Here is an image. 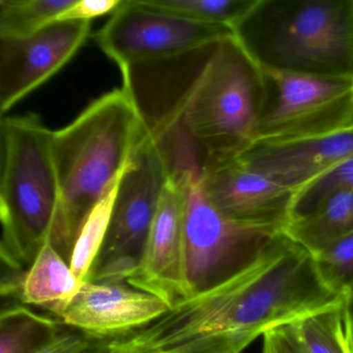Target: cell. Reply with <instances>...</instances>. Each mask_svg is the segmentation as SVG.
I'll use <instances>...</instances> for the list:
<instances>
[{
	"label": "cell",
	"instance_id": "7a4b0ae2",
	"mask_svg": "<svg viewBox=\"0 0 353 353\" xmlns=\"http://www.w3.org/2000/svg\"><path fill=\"white\" fill-rule=\"evenodd\" d=\"M313 254L280 232L247 265L114 343L148 353H243L265 332L339 307Z\"/></svg>",
	"mask_w": 353,
	"mask_h": 353
},
{
	"label": "cell",
	"instance_id": "4fadbf2b",
	"mask_svg": "<svg viewBox=\"0 0 353 353\" xmlns=\"http://www.w3.org/2000/svg\"><path fill=\"white\" fill-rule=\"evenodd\" d=\"M169 309L162 299L133 287L90 281L59 317L90 338L114 340L156 321Z\"/></svg>",
	"mask_w": 353,
	"mask_h": 353
},
{
	"label": "cell",
	"instance_id": "ba28073f",
	"mask_svg": "<svg viewBox=\"0 0 353 353\" xmlns=\"http://www.w3.org/2000/svg\"><path fill=\"white\" fill-rule=\"evenodd\" d=\"M235 36L232 28L159 11L141 0H125L94 34L103 52L119 68L171 57Z\"/></svg>",
	"mask_w": 353,
	"mask_h": 353
},
{
	"label": "cell",
	"instance_id": "277c9868",
	"mask_svg": "<svg viewBox=\"0 0 353 353\" xmlns=\"http://www.w3.org/2000/svg\"><path fill=\"white\" fill-rule=\"evenodd\" d=\"M53 132L34 113L0 123L1 258L17 272L50 239L61 204Z\"/></svg>",
	"mask_w": 353,
	"mask_h": 353
},
{
	"label": "cell",
	"instance_id": "8fae6325",
	"mask_svg": "<svg viewBox=\"0 0 353 353\" xmlns=\"http://www.w3.org/2000/svg\"><path fill=\"white\" fill-rule=\"evenodd\" d=\"M201 185L212 206L239 224L280 233L292 218L296 192L254 170L239 157L204 173Z\"/></svg>",
	"mask_w": 353,
	"mask_h": 353
},
{
	"label": "cell",
	"instance_id": "cb8c5ba5",
	"mask_svg": "<svg viewBox=\"0 0 353 353\" xmlns=\"http://www.w3.org/2000/svg\"><path fill=\"white\" fill-rule=\"evenodd\" d=\"M110 342L61 327L36 353H111Z\"/></svg>",
	"mask_w": 353,
	"mask_h": 353
},
{
	"label": "cell",
	"instance_id": "7402d4cb",
	"mask_svg": "<svg viewBox=\"0 0 353 353\" xmlns=\"http://www.w3.org/2000/svg\"><path fill=\"white\" fill-rule=\"evenodd\" d=\"M326 284L346 301L353 299V232L313 255Z\"/></svg>",
	"mask_w": 353,
	"mask_h": 353
},
{
	"label": "cell",
	"instance_id": "d6986e66",
	"mask_svg": "<svg viewBox=\"0 0 353 353\" xmlns=\"http://www.w3.org/2000/svg\"><path fill=\"white\" fill-rule=\"evenodd\" d=\"M159 11L202 23L219 24L236 32L261 0H141Z\"/></svg>",
	"mask_w": 353,
	"mask_h": 353
},
{
	"label": "cell",
	"instance_id": "5bb4252c",
	"mask_svg": "<svg viewBox=\"0 0 353 353\" xmlns=\"http://www.w3.org/2000/svg\"><path fill=\"white\" fill-rule=\"evenodd\" d=\"M237 157L297 194L326 171L353 159V125L313 139L253 143Z\"/></svg>",
	"mask_w": 353,
	"mask_h": 353
},
{
	"label": "cell",
	"instance_id": "9c48e42d",
	"mask_svg": "<svg viewBox=\"0 0 353 353\" xmlns=\"http://www.w3.org/2000/svg\"><path fill=\"white\" fill-rule=\"evenodd\" d=\"M169 179L162 156L142 134L119 183L96 270L113 262H138Z\"/></svg>",
	"mask_w": 353,
	"mask_h": 353
},
{
	"label": "cell",
	"instance_id": "484cf974",
	"mask_svg": "<svg viewBox=\"0 0 353 353\" xmlns=\"http://www.w3.org/2000/svg\"><path fill=\"white\" fill-rule=\"evenodd\" d=\"M262 353H307L292 325L282 326L262 336Z\"/></svg>",
	"mask_w": 353,
	"mask_h": 353
},
{
	"label": "cell",
	"instance_id": "7c38bea8",
	"mask_svg": "<svg viewBox=\"0 0 353 353\" xmlns=\"http://www.w3.org/2000/svg\"><path fill=\"white\" fill-rule=\"evenodd\" d=\"M185 189L169 179L148 241L128 285L173 307L191 295L185 266Z\"/></svg>",
	"mask_w": 353,
	"mask_h": 353
},
{
	"label": "cell",
	"instance_id": "8992f818",
	"mask_svg": "<svg viewBox=\"0 0 353 353\" xmlns=\"http://www.w3.org/2000/svg\"><path fill=\"white\" fill-rule=\"evenodd\" d=\"M261 69L265 102L254 143L313 139L353 125L351 78Z\"/></svg>",
	"mask_w": 353,
	"mask_h": 353
},
{
	"label": "cell",
	"instance_id": "9a60e30c",
	"mask_svg": "<svg viewBox=\"0 0 353 353\" xmlns=\"http://www.w3.org/2000/svg\"><path fill=\"white\" fill-rule=\"evenodd\" d=\"M18 281L3 284V292L18 293L23 303L48 310L59 317L81 289L63 256L46 241Z\"/></svg>",
	"mask_w": 353,
	"mask_h": 353
},
{
	"label": "cell",
	"instance_id": "30bf717a",
	"mask_svg": "<svg viewBox=\"0 0 353 353\" xmlns=\"http://www.w3.org/2000/svg\"><path fill=\"white\" fill-rule=\"evenodd\" d=\"M90 21H57L30 36L0 37V112L61 71L90 36Z\"/></svg>",
	"mask_w": 353,
	"mask_h": 353
},
{
	"label": "cell",
	"instance_id": "44dd1931",
	"mask_svg": "<svg viewBox=\"0 0 353 353\" xmlns=\"http://www.w3.org/2000/svg\"><path fill=\"white\" fill-rule=\"evenodd\" d=\"M76 0H0V37L30 36L57 22Z\"/></svg>",
	"mask_w": 353,
	"mask_h": 353
},
{
	"label": "cell",
	"instance_id": "5b68a950",
	"mask_svg": "<svg viewBox=\"0 0 353 353\" xmlns=\"http://www.w3.org/2000/svg\"><path fill=\"white\" fill-rule=\"evenodd\" d=\"M235 36L264 67L353 79V0H261Z\"/></svg>",
	"mask_w": 353,
	"mask_h": 353
},
{
	"label": "cell",
	"instance_id": "d4e9b609",
	"mask_svg": "<svg viewBox=\"0 0 353 353\" xmlns=\"http://www.w3.org/2000/svg\"><path fill=\"white\" fill-rule=\"evenodd\" d=\"M123 0H76L73 7L65 11L57 21H90L109 13H114Z\"/></svg>",
	"mask_w": 353,
	"mask_h": 353
},
{
	"label": "cell",
	"instance_id": "4316f807",
	"mask_svg": "<svg viewBox=\"0 0 353 353\" xmlns=\"http://www.w3.org/2000/svg\"><path fill=\"white\" fill-rule=\"evenodd\" d=\"M111 353H148V352H139V351L129 350V349L123 348V347L117 346L114 344L113 340L110 342Z\"/></svg>",
	"mask_w": 353,
	"mask_h": 353
},
{
	"label": "cell",
	"instance_id": "83f0119b",
	"mask_svg": "<svg viewBox=\"0 0 353 353\" xmlns=\"http://www.w3.org/2000/svg\"><path fill=\"white\" fill-rule=\"evenodd\" d=\"M347 303H348L349 309H350L351 315H352L353 319V299H350V301H347Z\"/></svg>",
	"mask_w": 353,
	"mask_h": 353
},
{
	"label": "cell",
	"instance_id": "52a82bcc",
	"mask_svg": "<svg viewBox=\"0 0 353 353\" xmlns=\"http://www.w3.org/2000/svg\"><path fill=\"white\" fill-rule=\"evenodd\" d=\"M181 183L185 189V266L192 295L239 272L278 233L226 218L204 195L199 177L188 176Z\"/></svg>",
	"mask_w": 353,
	"mask_h": 353
},
{
	"label": "cell",
	"instance_id": "603a6c76",
	"mask_svg": "<svg viewBox=\"0 0 353 353\" xmlns=\"http://www.w3.org/2000/svg\"><path fill=\"white\" fill-rule=\"evenodd\" d=\"M347 189H353V159L341 163L303 187L295 196L292 218L311 212L332 194Z\"/></svg>",
	"mask_w": 353,
	"mask_h": 353
},
{
	"label": "cell",
	"instance_id": "ffe728a7",
	"mask_svg": "<svg viewBox=\"0 0 353 353\" xmlns=\"http://www.w3.org/2000/svg\"><path fill=\"white\" fill-rule=\"evenodd\" d=\"M59 328V322L26 307H8L0 317V353H36Z\"/></svg>",
	"mask_w": 353,
	"mask_h": 353
},
{
	"label": "cell",
	"instance_id": "2e32d148",
	"mask_svg": "<svg viewBox=\"0 0 353 353\" xmlns=\"http://www.w3.org/2000/svg\"><path fill=\"white\" fill-rule=\"evenodd\" d=\"M353 232V189L336 192L307 214L291 219L283 233L316 255Z\"/></svg>",
	"mask_w": 353,
	"mask_h": 353
},
{
	"label": "cell",
	"instance_id": "ac0fdd59",
	"mask_svg": "<svg viewBox=\"0 0 353 353\" xmlns=\"http://www.w3.org/2000/svg\"><path fill=\"white\" fill-rule=\"evenodd\" d=\"M121 179L92 208L74 243L69 264L76 278L81 282H90L94 276L97 263L106 241Z\"/></svg>",
	"mask_w": 353,
	"mask_h": 353
},
{
	"label": "cell",
	"instance_id": "6da1fadb",
	"mask_svg": "<svg viewBox=\"0 0 353 353\" xmlns=\"http://www.w3.org/2000/svg\"><path fill=\"white\" fill-rule=\"evenodd\" d=\"M119 69L172 181L202 179L255 142L265 79L236 36Z\"/></svg>",
	"mask_w": 353,
	"mask_h": 353
},
{
	"label": "cell",
	"instance_id": "e0dca14e",
	"mask_svg": "<svg viewBox=\"0 0 353 353\" xmlns=\"http://www.w3.org/2000/svg\"><path fill=\"white\" fill-rule=\"evenodd\" d=\"M292 326L307 353H353V319L347 301Z\"/></svg>",
	"mask_w": 353,
	"mask_h": 353
},
{
	"label": "cell",
	"instance_id": "3957f363",
	"mask_svg": "<svg viewBox=\"0 0 353 353\" xmlns=\"http://www.w3.org/2000/svg\"><path fill=\"white\" fill-rule=\"evenodd\" d=\"M142 134L139 115L123 88L107 92L53 132L61 204L49 241L65 259L92 208L123 177Z\"/></svg>",
	"mask_w": 353,
	"mask_h": 353
}]
</instances>
